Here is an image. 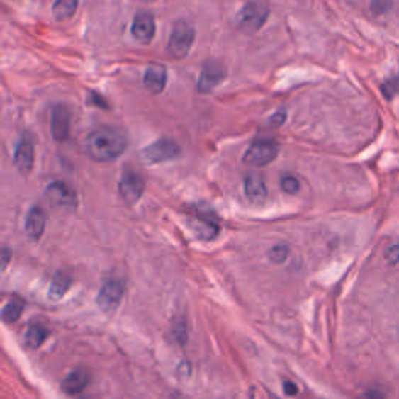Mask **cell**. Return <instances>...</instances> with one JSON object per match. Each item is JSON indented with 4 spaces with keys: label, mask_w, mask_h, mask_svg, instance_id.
Listing matches in <instances>:
<instances>
[{
    "label": "cell",
    "mask_w": 399,
    "mask_h": 399,
    "mask_svg": "<svg viewBox=\"0 0 399 399\" xmlns=\"http://www.w3.org/2000/svg\"><path fill=\"white\" fill-rule=\"evenodd\" d=\"M359 399H384V393H382L379 388H369Z\"/></svg>",
    "instance_id": "cell-27"
},
{
    "label": "cell",
    "mask_w": 399,
    "mask_h": 399,
    "mask_svg": "<svg viewBox=\"0 0 399 399\" xmlns=\"http://www.w3.org/2000/svg\"><path fill=\"white\" fill-rule=\"evenodd\" d=\"M284 392L288 396H293V395L298 393V388H296V386L293 384V382H286V384H284Z\"/></svg>",
    "instance_id": "cell-29"
},
{
    "label": "cell",
    "mask_w": 399,
    "mask_h": 399,
    "mask_svg": "<svg viewBox=\"0 0 399 399\" xmlns=\"http://www.w3.org/2000/svg\"><path fill=\"white\" fill-rule=\"evenodd\" d=\"M70 284H72V279H70V276L66 275V273L58 271L57 275L53 276L52 283H50L49 298L53 300V301L61 300L62 296L67 293V291L70 288Z\"/></svg>",
    "instance_id": "cell-18"
},
{
    "label": "cell",
    "mask_w": 399,
    "mask_h": 399,
    "mask_svg": "<svg viewBox=\"0 0 399 399\" xmlns=\"http://www.w3.org/2000/svg\"><path fill=\"white\" fill-rule=\"evenodd\" d=\"M91 373L84 369H75L70 371L61 382V390L66 395H78L89 386Z\"/></svg>",
    "instance_id": "cell-13"
},
{
    "label": "cell",
    "mask_w": 399,
    "mask_h": 399,
    "mask_svg": "<svg viewBox=\"0 0 399 399\" xmlns=\"http://www.w3.org/2000/svg\"><path fill=\"white\" fill-rule=\"evenodd\" d=\"M89 103H92V105H97L99 108H108V103L105 101V99L101 97V96H99V94H96V92H92V94H91Z\"/></svg>",
    "instance_id": "cell-28"
},
{
    "label": "cell",
    "mask_w": 399,
    "mask_h": 399,
    "mask_svg": "<svg viewBox=\"0 0 399 399\" xmlns=\"http://www.w3.org/2000/svg\"><path fill=\"white\" fill-rule=\"evenodd\" d=\"M178 154H179V147L176 142H174V140L170 139H161L144 148L142 158L150 164H158V162L175 159Z\"/></svg>",
    "instance_id": "cell-7"
},
{
    "label": "cell",
    "mask_w": 399,
    "mask_h": 399,
    "mask_svg": "<svg viewBox=\"0 0 399 399\" xmlns=\"http://www.w3.org/2000/svg\"><path fill=\"white\" fill-rule=\"evenodd\" d=\"M174 335L179 343H184L187 340V326L184 322H179L174 327Z\"/></svg>",
    "instance_id": "cell-25"
},
{
    "label": "cell",
    "mask_w": 399,
    "mask_h": 399,
    "mask_svg": "<svg viewBox=\"0 0 399 399\" xmlns=\"http://www.w3.org/2000/svg\"><path fill=\"white\" fill-rule=\"evenodd\" d=\"M281 189H283L286 193H296L300 191V181H298V178L293 176V175H287V176H283V179H281Z\"/></svg>",
    "instance_id": "cell-22"
},
{
    "label": "cell",
    "mask_w": 399,
    "mask_h": 399,
    "mask_svg": "<svg viewBox=\"0 0 399 399\" xmlns=\"http://www.w3.org/2000/svg\"><path fill=\"white\" fill-rule=\"evenodd\" d=\"M278 153H279L278 142L270 139H261L249 145L244 156V162L248 164V166L262 167L267 166V164H270L271 161H275Z\"/></svg>",
    "instance_id": "cell-3"
},
{
    "label": "cell",
    "mask_w": 399,
    "mask_h": 399,
    "mask_svg": "<svg viewBox=\"0 0 399 399\" xmlns=\"http://www.w3.org/2000/svg\"><path fill=\"white\" fill-rule=\"evenodd\" d=\"M47 335H49V331L43 325H30L23 334V343L30 349H38L45 342Z\"/></svg>",
    "instance_id": "cell-19"
},
{
    "label": "cell",
    "mask_w": 399,
    "mask_h": 399,
    "mask_svg": "<svg viewBox=\"0 0 399 399\" xmlns=\"http://www.w3.org/2000/svg\"><path fill=\"white\" fill-rule=\"evenodd\" d=\"M284 117H286V114L281 111L279 114H276V116H273L271 117V125H275V127H278V125H281L284 122Z\"/></svg>",
    "instance_id": "cell-30"
},
{
    "label": "cell",
    "mask_w": 399,
    "mask_h": 399,
    "mask_svg": "<svg viewBox=\"0 0 399 399\" xmlns=\"http://www.w3.org/2000/svg\"><path fill=\"white\" fill-rule=\"evenodd\" d=\"M22 310H23V303L18 301V300H13L6 304L2 310V320L5 323H14L18 322L19 317L22 315Z\"/></svg>",
    "instance_id": "cell-21"
},
{
    "label": "cell",
    "mask_w": 399,
    "mask_h": 399,
    "mask_svg": "<svg viewBox=\"0 0 399 399\" xmlns=\"http://www.w3.org/2000/svg\"><path fill=\"white\" fill-rule=\"evenodd\" d=\"M78 0H55L53 16L57 21H67L77 11Z\"/></svg>",
    "instance_id": "cell-20"
},
{
    "label": "cell",
    "mask_w": 399,
    "mask_h": 399,
    "mask_svg": "<svg viewBox=\"0 0 399 399\" xmlns=\"http://www.w3.org/2000/svg\"><path fill=\"white\" fill-rule=\"evenodd\" d=\"M167 83V70L162 64H150L145 70L144 84L152 94H159L166 88Z\"/></svg>",
    "instance_id": "cell-14"
},
{
    "label": "cell",
    "mask_w": 399,
    "mask_h": 399,
    "mask_svg": "<svg viewBox=\"0 0 399 399\" xmlns=\"http://www.w3.org/2000/svg\"><path fill=\"white\" fill-rule=\"evenodd\" d=\"M145 189L144 178L135 170H125L123 175L119 181V195L120 198L127 203V205H133L136 203L140 197H142Z\"/></svg>",
    "instance_id": "cell-6"
},
{
    "label": "cell",
    "mask_w": 399,
    "mask_h": 399,
    "mask_svg": "<svg viewBox=\"0 0 399 399\" xmlns=\"http://www.w3.org/2000/svg\"><path fill=\"white\" fill-rule=\"evenodd\" d=\"M125 293V286L119 279H108L106 283L100 287L97 295V304L103 312H114L122 303Z\"/></svg>",
    "instance_id": "cell-5"
},
{
    "label": "cell",
    "mask_w": 399,
    "mask_h": 399,
    "mask_svg": "<svg viewBox=\"0 0 399 399\" xmlns=\"http://www.w3.org/2000/svg\"><path fill=\"white\" fill-rule=\"evenodd\" d=\"M35 162V147L30 140H21L19 145L16 147L14 153V164L21 174L27 175L33 169Z\"/></svg>",
    "instance_id": "cell-15"
},
{
    "label": "cell",
    "mask_w": 399,
    "mask_h": 399,
    "mask_svg": "<svg viewBox=\"0 0 399 399\" xmlns=\"http://www.w3.org/2000/svg\"><path fill=\"white\" fill-rule=\"evenodd\" d=\"M226 72L225 67L217 61H208L201 69V74L198 78V91L203 94H208L215 89L218 84L223 82Z\"/></svg>",
    "instance_id": "cell-10"
},
{
    "label": "cell",
    "mask_w": 399,
    "mask_h": 399,
    "mask_svg": "<svg viewBox=\"0 0 399 399\" xmlns=\"http://www.w3.org/2000/svg\"><path fill=\"white\" fill-rule=\"evenodd\" d=\"M386 257L390 264H398L399 262V244H393L392 247H388L386 252Z\"/></svg>",
    "instance_id": "cell-26"
},
{
    "label": "cell",
    "mask_w": 399,
    "mask_h": 399,
    "mask_svg": "<svg viewBox=\"0 0 399 399\" xmlns=\"http://www.w3.org/2000/svg\"><path fill=\"white\" fill-rule=\"evenodd\" d=\"M45 223H47V215L44 210L38 206L31 208L26 222V231L28 234V237L33 240H38L41 237L45 230Z\"/></svg>",
    "instance_id": "cell-16"
},
{
    "label": "cell",
    "mask_w": 399,
    "mask_h": 399,
    "mask_svg": "<svg viewBox=\"0 0 399 399\" xmlns=\"http://www.w3.org/2000/svg\"><path fill=\"white\" fill-rule=\"evenodd\" d=\"M193 38H195V31L189 22L184 21L176 22L174 28H172V33L169 38L167 50L170 53V57L178 60L187 57V53H189L192 49Z\"/></svg>",
    "instance_id": "cell-2"
},
{
    "label": "cell",
    "mask_w": 399,
    "mask_h": 399,
    "mask_svg": "<svg viewBox=\"0 0 399 399\" xmlns=\"http://www.w3.org/2000/svg\"><path fill=\"white\" fill-rule=\"evenodd\" d=\"M191 228L201 239H214L218 234V223L210 213H205L203 209H197L189 215Z\"/></svg>",
    "instance_id": "cell-8"
},
{
    "label": "cell",
    "mask_w": 399,
    "mask_h": 399,
    "mask_svg": "<svg viewBox=\"0 0 399 399\" xmlns=\"http://www.w3.org/2000/svg\"><path fill=\"white\" fill-rule=\"evenodd\" d=\"M245 193L247 197L254 203H262L267 198V186H265L264 179L257 175H252L247 178L245 181Z\"/></svg>",
    "instance_id": "cell-17"
},
{
    "label": "cell",
    "mask_w": 399,
    "mask_h": 399,
    "mask_svg": "<svg viewBox=\"0 0 399 399\" xmlns=\"http://www.w3.org/2000/svg\"><path fill=\"white\" fill-rule=\"evenodd\" d=\"M86 153L96 162L113 161L127 148V136L119 128L100 127L86 137Z\"/></svg>",
    "instance_id": "cell-1"
},
{
    "label": "cell",
    "mask_w": 399,
    "mask_h": 399,
    "mask_svg": "<svg viewBox=\"0 0 399 399\" xmlns=\"http://www.w3.org/2000/svg\"><path fill=\"white\" fill-rule=\"evenodd\" d=\"M269 18V8L261 2H248L237 16L239 28L245 33H256Z\"/></svg>",
    "instance_id": "cell-4"
},
{
    "label": "cell",
    "mask_w": 399,
    "mask_h": 399,
    "mask_svg": "<svg viewBox=\"0 0 399 399\" xmlns=\"http://www.w3.org/2000/svg\"><path fill=\"white\" fill-rule=\"evenodd\" d=\"M47 198L55 205L64 209H75L77 208V193L75 191L66 184L64 181H53L47 186Z\"/></svg>",
    "instance_id": "cell-9"
},
{
    "label": "cell",
    "mask_w": 399,
    "mask_h": 399,
    "mask_svg": "<svg viewBox=\"0 0 399 399\" xmlns=\"http://www.w3.org/2000/svg\"><path fill=\"white\" fill-rule=\"evenodd\" d=\"M399 91V78H388L387 82L382 83V92L386 94V97H393Z\"/></svg>",
    "instance_id": "cell-24"
},
{
    "label": "cell",
    "mask_w": 399,
    "mask_h": 399,
    "mask_svg": "<svg viewBox=\"0 0 399 399\" xmlns=\"http://www.w3.org/2000/svg\"><path fill=\"white\" fill-rule=\"evenodd\" d=\"M52 135L55 140L64 142L70 135V113L66 106H55L52 109Z\"/></svg>",
    "instance_id": "cell-11"
},
{
    "label": "cell",
    "mask_w": 399,
    "mask_h": 399,
    "mask_svg": "<svg viewBox=\"0 0 399 399\" xmlns=\"http://www.w3.org/2000/svg\"><path fill=\"white\" fill-rule=\"evenodd\" d=\"M131 33L136 41L148 44L154 36V19L150 13H137L131 26Z\"/></svg>",
    "instance_id": "cell-12"
},
{
    "label": "cell",
    "mask_w": 399,
    "mask_h": 399,
    "mask_svg": "<svg viewBox=\"0 0 399 399\" xmlns=\"http://www.w3.org/2000/svg\"><path fill=\"white\" fill-rule=\"evenodd\" d=\"M270 261L275 264H283L288 256V248L286 245H276L270 249Z\"/></svg>",
    "instance_id": "cell-23"
}]
</instances>
